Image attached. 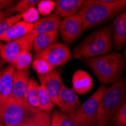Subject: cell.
Returning <instances> with one entry per match:
<instances>
[{
    "mask_svg": "<svg viewBox=\"0 0 126 126\" xmlns=\"http://www.w3.org/2000/svg\"><path fill=\"white\" fill-rule=\"evenodd\" d=\"M36 35L30 34L23 38L5 43L0 51V57L9 64H13L22 52L32 49V42Z\"/></svg>",
    "mask_w": 126,
    "mask_h": 126,
    "instance_id": "cell-8",
    "label": "cell"
},
{
    "mask_svg": "<svg viewBox=\"0 0 126 126\" xmlns=\"http://www.w3.org/2000/svg\"><path fill=\"white\" fill-rule=\"evenodd\" d=\"M106 89L105 85H101L92 95L69 116L81 126H97L100 103Z\"/></svg>",
    "mask_w": 126,
    "mask_h": 126,
    "instance_id": "cell-6",
    "label": "cell"
},
{
    "mask_svg": "<svg viewBox=\"0 0 126 126\" xmlns=\"http://www.w3.org/2000/svg\"><path fill=\"white\" fill-rule=\"evenodd\" d=\"M123 58H124V61H125V70H126V45L124 50V54H123Z\"/></svg>",
    "mask_w": 126,
    "mask_h": 126,
    "instance_id": "cell-32",
    "label": "cell"
},
{
    "mask_svg": "<svg viewBox=\"0 0 126 126\" xmlns=\"http://www.w3.org/2000/svg\"><path fill=\"white\" fill-rule=\"evenodd\" d=\"M33 61L32 54L30 51L22 52L13 63L16 70H27Z\"/></svg>",
    "mask_w": 126,
    "mask_h": 126,
    "instance_id": "cell-22",
    "label": "cell"
},
{
    "mask_svg": "<svg viewBox=\"0 0 126 126\" xmlns=\"http://www.w3.org/2000/svg\"><path fill=\"white\" fill-rule=\"evenodd\" d=\"M32 67L38 73V75L48 74L55 69V67L51 63L40 58H34L32 63Z\"/></svg>",
    "mask_w": 126,
    "mask_h": 126,
    "instance_id": "cell-24",
    "label": "cell"
},
{
    "mask_svg": "<svg viewBox=\"0 0 126 126\" xmlns=\"http://www.w3.org/2000/svg\"><path fill=\"white\" fill-rule=\"evenodd\" d=\"M126 100V77L112 84L103 95L97 112V126H107Z\"/></svg>",
    "mask_w": 126,
    "mask_h": 126,
    "instance_id": "cell-5",
    "label": "cell"
},
{
    "mask_svg": "<svg viewBox=\"0 0 126 126\" xmlns=\"http://www.w3.org/2000/svg\"><path fill=\"white\" fill-rule=\"evenodd\" d=\"M55 2L51 0H42L39 1L37 5V9L39 15L45 17L52 14V11L54 10Z\"/></svg>",
    "mask_w": 126,
    "mask_h": 126,
    "instance_id": "cell-27",
    "label": "cell"
},
{
    "mask_svg": "<svg viewBox=\"0 0 126 126\" xmlns=\"http://www.w3.org/2000/svg\"><path fill=\"white\" fill-rule=\"evenodd\" d=\"M15 2L12 0H0V11H4L3 10L8 11L16 4Z\"/></svg>",
    "mask_w": 126,
    "mask_h": 126,
    "instance_id": "cell-30",
    "label": "cell"
},
{
    "mask_svg": "<svg viewBox=\"0 0 126 126\" xmlns=\"http://www.w3.org/2000/svg\"><path fill=\"white\" fill-rule=\"evenodd\" d=\"M0 124L12 126H50L51 112L31 107L28 103L8 100L0 107Z\"/></svg>",
    "mask_w": 126,
    "mask_h": 126,
    "instance_id": "cell-1",
    "label": "cell"
},
{
    "mask_svg": "<svg viewBox=\"0 0 126 126\" xmlns=\"http://www.w3.org/2000/svg\"><path fill=\"white\" fill-rule=\"evenodd\" d=\"M112 26H105L94 31L74 48L73 58H91L110 53L112 49Z\"/></svg>",
    "mask_w": 126,
    "mask_h": 126,
    "instance_id": "cell-4",
    "label": "cell"
},
{
    "mask_svg": "<svg viewBox=\"0 0 126 126\" xmlns=\"http://www.w3.org/2000/svg\"><path fill=\"white\" fill-rule=\"evenodd\" d=\"M5 126H12V125H5Z\"/></svg>",
    "mask_w": 126,
    "mask_h": 126,
    "instance_id": "cell-35",
    "label": "cell"
},
{
    "mask_svg": "<svg viewBox=\"0 0 126 126\" xmlns=\"http://www.w3.org/2000/svg\"><path fill=\"white\" fill-rule=\"evenodd\" d=\"M126 8V0H86L78 11L83 30L100 26Z\"/></svg>",
    "mask_w": 126,
    "mask_h": 126,
    "instance_id": "cell-2",
    "label": "cell"
},
{
    "mask_svg": "<svg viewBox=\"0 0 126 126\" xmlns=\"http://www.w3.org/2000/svg\"><path fill=\"white\" fill-rule=\"evenodd\" d=\"M83 24L82 18L78 14L63 18L58 28V32L63 44L70 45L74 43L82 35Z\"/></svg>",
    "mask_w": 126,
    "mask_h": 126,
    "instance_id": "cell-9",
    "label": "cell"
},
{
    "mask_svg": "<svg viewBox=\"0 0 126 126\" xmlns=\"http://www.w3.org/2000/svg\"><path fill=\"white\" fill-rule=\"evenodd\" d=\"M39 2V0H21V1L17 2L13 7H11L10 9H8V11L11 14L14 12H17L18 14H21L30 8L36 7Z\"/></svg>",
    "mask_w": 126,
    "mask_h": 126,
    "instance_id": "cell-25",
    "label": "cell"
},
{
    "mask_svg": "<svg viewBox=\"0 0 126 126\" xmlns=\"http://www.w3.org/2000/svg\"><path fill=\"white\" fill-rule=\"evenodd\" d=\"M58 30L36 36L32 42V49L35 51V54L45 49L51 45L56 43L58 40Z\"/></svg>",
    "mask_w": 126,
    "mask_h": 126,
    "instance_id": "cell-19",
    "label": "cell"
},
{
    "mask_svg": "<svg viewBox=\"0 0 126 126\" xmlns=\"http://www.w3.org/2000/svg\"><path fill=\"white\" fill-rule=\"evenodd\" d=\"M15 72L13 64H8L0 70V107L5 104L11 96Z\"/></svg>",
    "mask_w": 126,
    "mask_h": 126,
    "instance_id": "cell-13",
    "label": "cell"
},
{
    "mask_svg": "<svg viewBox=\"0 0 126 126\" xmlns=\"http://www.w3.org/2000/svg\"><path fill=\"white\" fill-rule=\"evenodd\" d=\"M22 20L28 24H34L39 19V13L36 7H32L20 14Z\"/></svg>",
    "mask_w": 126,
    "mask_h": 126,
    "instance_id": "cell-29",
    "label": "cell"
},
{
    "mask_svg": "<svg viewBox=\"0 0 126 126\" xmlns=\"http://www.w3.org/2000/svg\"><path fill=\"white\" fill-rule=\"evenodd\" d=\"M72 57V52L66 45L56 42L45 49L36 53L34 58L43 59L56 67L66 63L71 60Z\"/></svg>",
    "mask_w": 126,
    "mask_h": 126,
    "instance_id": "cell-7",
    "label": "cell"
},
{
    "mask_svg": "<svg viewBox=\"0 0 126 126\" xmlns=\"http://www.w3.org/2000/svg\"><path fill=\"white\" fill-rule=\"evenodd\" d=\"M112 124L115 126H126V100L112 116Z\"/></svg>",
    "mask_w": 126,
    "mask_h": 126,
    "instance_id": "cell-28",
    "label": "cell"
},
{
    "mask_svg": "<svg viewBox=\"0 0 126 126\" xmlns=\"http://www.w3.org/2000/svg\"><path fill=\"white\" fill-rule=\"evenodd\" d=\"M54 13L61 18L76 15L82 7L84 0H56Z\"/></svg>",
    "mask_w": 126,
    "mask_h": 126,
    "instance_id": "cell-18",
    "label": "cell"
},
{
    "mask_svg": "<svg viewBox=\"0 0 126 126\" xmlns=\"http://www.w3.org/2000/svg\"><path fill=\"white\" fill-rule=\"evenodd\" d=\"M20 20H22L21 15L17 14L11 15L0 21V38L3 36L14 24Z\"/></svg>",
    "mask_w": 126,
    "mask_h": 126,
    "instance_id": "cell-26",
    "label": "cell"
},
{
    "mask_svg": "<svg viewBox=\"0 0 126 126\" xmlns=\"http://www.w3.org/2000/svg\"><path fill=\"white\" fill-rule=\"evenodd\" d=\"M38 78L41 85L47 91L54 104L56 105L58 103L60 91L64 86L60 72L58 70H54L48 74L38 75Z\"/></svg>",
    "mask_w": 126,
    "mask_h": 126,
    "instance_id": "cell-11",
    "label": "cell"
},
{
    "mask_svg": "<svg viewBox=\"0 0 126 126\" xmlns=\"http://www.w3.org/2000/svg\"><path fill=\"white\" fill-rule=\"evenodd\" d=\"M3 45H4V44L2 42H0V51H1V50H2V48L3 47Z\"/></svg>",
    "mask_w": 126,
    "mask_h": 126,
    "instance_id": "cell-33",
    "label": "cell"
},
{
    "mask_svg": "<svg viewBox=\"0 0 126 126\" xmlns=\"http://www.w3.org/2000/svg\"><path fill=\"white\" fill-rule=\"evenodd\" d=\"M11 13L8 12V11H0V21L2 20L3 19L11 16Z\"/></svg>",
    "mask_w": 126,
    "mask_h": 126,
    "instance_id": "cell-31",
    "label": "cell"
},
{
    "mask_svg": "<svg viewBox=\"0 0 126 126\" xmlns=\"http://www.w3.org/2000/svg\"><path fill=\"white\" fill-rule=\"evenodd\" d=\"M112 45L119 51L126 44V9L112 23Z\"/></svg>",
    "mask_w": 126,
    "mask_h": 126,
    "instance_id": "cell-14",
    "label": "cell"
},
{
    "mask_svg": "<svg viewBox=\"0 0 126 126\" xmlns=\"http://www.w3.org/2000/svg\"><path fill=\"white\" fill-rule=\"evenodd\" d=\"M61 21V17L55 13L39 18L33 24V34L37 36L58 30Z\"/></svg>",
    "mask_w": 126,
    "mask_h": 126,
    "instance_id": "cell-15",
    "label": "cell"
},
{
    "mask_svg": "<svg viewBox=\"0 0 126 126\" xmlns=\"http://www.w3.org/2000/svg\"><path fill=\"white\" fill-rule=\"evenodd\" d=\"M72 85L76 94H85L93 88L92 77L85 70H78L73 75Z\"/></svg>",
    "mask_w": 126,
    "mask_h": 126,
    "instance_id": "cell-16",
    "label": "cell"
},
{
    "mask_svg": "<svg viewBox=\"0 0 126 126\" xmlns=\"http://www.w3.org/2000/svg\"><path fill=\"white\" fill-rule=\"evenodd\" d=\"M30 72L27 70H16L14 75V82L11 96L9 100L26 104L27 103V91L30 83Z\"/></svg>",
    "mask_w": 126,
    "mask_h": 126,
    "instance_id": "cell-10",
    "label": "cell"
},
{
    "mask_svg": "<svg viewBox=\"0 0 126 126\" xmlns=\"http://www.w3.org/2000/svg\"><path fill=\"white\" fill-rule=\"evenodd\" d=\"M50 126H81L75 122L69 115L64 114L61 111L54 110L51 112Z\"/></svg>",
    "mask_w": 126,
    "mask_h": 126,
    "instance_id": "cell-20",
    "label": "cell"
},
{
    "mask_svg": "<svg viewBox=\"0 0 126 126\" xmlns=\"http://www.w3.org/2000/svg\"><path fill=\"white\" fill-rule=\"evenodd\" d=\"M33 33V24H28L20 20L10 28V30L0 38V42L8 43Z\"/></svg>",
    "mask_w": 126,
    "mask_h": 126,
    "instance_id": "cell-17",
    "label": "cell"
},
{
    "mask_svg": "<svg viewBox=\"0 0 126 126\" xmlns=\"http://www.w3.org/2000/svg\"><path fill=\"white\" fill-rule=\"evenodd\" d=\"M82 61L91 69L100 82L105 85L119 81L125 70L123 55L118 51L82 59Z\"/></svg>",
    "mask_w": 126,
    "mask_h": 126,
    "instance_id": "cell-3",
    "label": "cell"
},
{
    "mask_svg": "<svg viewBox=\"0 0 126 126\" xmlns=\"http://www.w3.org/2000/svg\"><path fill=\"white\" fill-rule=\"evenodd\" d=\"M0 126H5V125H2V124H0Z\"/></svg>",
    "mask_w": 126,
    "mask_h": 126,
    "instance_id": "cell-34",
    "label": "cell"
},
{
    "mask_svg": "<svg viewBox=\"0 0 126 126\" xmlns=\"http://www.w3.org/2000/svg\"><path fill=\"white\" fill-rule=\"evenodd\" d=\"M40 85L34 78L30 79V83L27 91V103L34 107L38 108L39 106V94Z\"/></svg>",
    "mask_w": 126,
    "mask_h": 126,
    "instance_id": "cell-21",
    "label": "cell"
},
{
    "mask_svg": "<svg viewBox=\"0 0 126 126\" xmlns=\"http://www.w3.org/2000/svg\"><path fill=\"white\" fill-rule=\"evenodd\" d=\"M54 104L45 88L40 85L39 94V106L38 108L45 112H51Z\"/></svg>",
    "mask_w": 126,
    "mask_h": 126,
    "instance_id": "cell-23",
    "label": "cell"
},
{
    "mask_svg": "<svg viewBox=\"0 0 126 126\" xmlns=\"http://www.w3.org/2000/svg\"><path fill=\"white\" fill-rule=\"evenodd\" d=\"M81 105V102L75 92V91L66 86H63L60 91L58 98V106L61 112L70 115L74 111H76Z\"/></svg>",
    "mask_w": 126,
    "mask_h": 126,
    "instance_id": "cell-12",
    "label": "cell"
}]
</instances>
